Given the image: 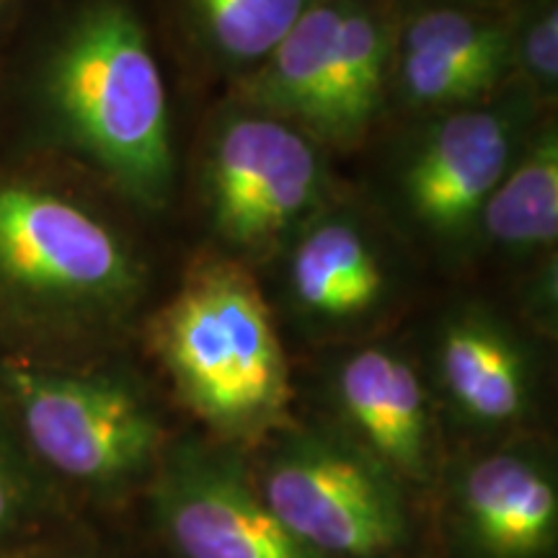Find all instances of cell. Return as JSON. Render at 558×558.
<instances>
[{"mask_svg": "<svg viewBox=\"0 0 558 558\" xmlns=\"http://www.w3.org/2000/svg\"><path fill=\"white\" fill-rule=\"evenodd\" d=\"M0 148L58 160L143 209L169 202V99L140 0H16Z\"/></svg>", "mask_w": 558, "mask_h": 558, "instance_id": "cell-1", "label": "cell"}, {"mask_svg": "<svg viewBox=\"0 0 558 558\" xmlns=\"http://www.w3.org/2000/svg\"><path fill=\"white\" fill-rule=\"evenodd\" d=\"M109 192L0 148V352L78 360L132 347L148 269Z\"/></svg>", "mask_w": 558, "mask_h": 558, "instance_id": "cell-2", "label": "cell"}, {"mask_svg": "<svg viewBox=\"0 0 558 558\" xmlns=\"http://www.w3.org/2000/svg\"><path fill=\"white\" fill-rule=\"evenodd\" d=\"M0 407L37 476L81 520H128L179 435L130 347L78 360L0 352Z\"/></svg>", "mask_w": 558, "mask_h": 558, "instance_id": "cell-3", "label": "cell"}, {"mask_svg": "<svg viewBox=\"0 0 558 558\" xmlns=\"http://www.w3.org/2000/svg\"><path fill=\"white\" fill-rule=\"evenodd\" d=\"M137 339L173 407L215 442L246 450L298 416L288 349L246 262L199 256Z\"/></svg>", "mask_w": 558, "mask_h": 558, "instance_id": "cell-4", "label": "cell"}, {"mask_svg": "<svg viewBox=\"0 0 558 558\" xmlns=\"http://www.w3.org/2000/svg\"><path fill=\"white\" fill-rule=\"evenodd\" d=\"M243 452L264 505L318 558H432L427 505L333 429L298 414Z\"/></svg>", "mask_w": 558, "mask_h": 558, "instance_id": "cell-5", "label": "cell"}, {"mask_svg": "<svg viewBox=\"0 0 558 558\" xmlns=\"http://www.w3.org/2000/svg\"><path fill=\"white\" fill-rule=\"evenodd\" d=\"M199 186L220 254L239 262L277 254L331 205L324 145L298 124L246 104L228 109L209 130Z\"/></svg>", "mask_w": 558, "mask_h": 558, "instance_id": "cell-6", "label": "cell"}, {"mask_svg": "<svg viewBox=\"0 0 558 558\" xmlns=\"http://www.w3.org/2000/svg\"><path fill=\"white\" fill-rule=\"evenodd\" d=\"M432 558H558V458L546 429L456 445L427 499Z\"/></svg>", "mask_w": 558, "mask_h": 558, "instance_id": "cell-7", "label": "cell"}, {"mask_svg": "<svg viewBox=\"0 0 558 558\" xmlns=\"http://www.w3.org/2000/svg\"><path fill=\"white\" fill-rule=\"evenodd\" d=\"M538 99L512 78L492 99L432 114L390 169L396 209L437 248L476 241L481 209L535 128Z\"/></svg>", "mask_w": 558, "mask_h": 558, "instance_id": "cell-8", "label": "cell"}, {"mask_svg": "<svg viewBox=\"0 0 558 558\" xmlns=\"http://www.w3.org/2000/svg\"><path fill=\"white\" fill-rule=\"evenodd\" d=\"M160 558H318L256 492L246 452L186 427L128 518Z\"/></svg>", "mask_w": 558, "mask_h": 558, "instance_id": "cell-9", "label": "cell"}, {"mask_svg": "<svg viewBox=\"0 0 558 558\" xmlns=\"http://www.w3.org/2000/svg\"><path fill=\"white\" fill-rule=\"evenodd\" d=\"M298 411L360 448L427 505L450 445L416 352L390 339L326 347Z\"/></svg>", "mask_w": 558, "mask_h": 558, "instance_id": "cell-10", "label": "cell"}, {"mask_svg": "<svg viewBox=\"0 0 558 558\" xmlns=\"http://www.w3.org/2000/svg\"><path fill=\"white\" fill-rule=\"evenodd\" d=\"M414 352L450 448L541 429L543 360L530 329L465 303Z\"/></svg>", "mask_w": 558, "mask_h": 558, "instance_id": "cell-11", "label": "cell"}, {"mask_svg": "<svg viewBox=\"0 0 558 558\" xmlns=\"http://www.w3.org/2000/svg\"><path fill=\"white\" fill-rule=\"evenodd\" d=\"M284 311L303 339L339 347L373 339L403 292L383 230L352 207H324L284 246Z\"/></svg>", "mask_w": 558, "mask_h": 558, "instance_id": "cell-12", "label": "cell"}, {"mask_svg": "<svg viewBox=\"0 0 558 558\" xmlns=\"http://www.w3.org/2000/svg\"><path fill=\"white\" fill-rule=\"evenodd\" d=\"M476 241L507 259L554 254L558 241V132L543 120L481 209Z\"/></svg>", "mask_w": 558, "mask_h": 558, "instance_id": "cell-13", "label": "cell"}, {"mask_svg": "<svg viewBox=\"0 0 558 558\" xmlns=\"http://www.w3.org/2000/svg\"><path fill=\"white\" fill-rule=\"evenodd\" d=\"M313 0H163L181 39L228 73H251Z\"/></svg>", "mask_w": 558, "mask_h": 558, "instance_id": "cell-14", "label": "cell"}, {"mask_svg": "<svg viewBox=\"0 0 558 558\" xmlns=\"http://www.w3.org/2000/svg\"><path fill=\"white\" fill-rule=\"evenodd\" d=\"M62 520L65 509L37 476L0 407V558H16Z\"/></svg>", "mask_w": 558, "mask_h": 558, "instance_id": "cell-15", "label": "cell"}, {"mask_svg": "<svg viewBox=\"0 0 558 558\" xmlns=\"http://www.w3.org/2000/svg\"><path fill=\"white\" fill-rule=\"evenodd\" d=\"M514 78L538 101H554L558 88V0H507Z\"/></svg>", "mask_w": 558, "mask_h": 558, "instance_id": "cell-16", "label": "cell"}, {"mask_svg": "<svg viewBox=\"0 0 558 558\" xmlns=\"http://www.w3.org/2000/svg\"><path fill=\"white\" fill-rule=\"evenodd\" d=\"M16 558H160L130 520L68 518Z\"/></svg>", "mask_w": 558, "mask_h": 558, "instance_id": "cell-17", "label": "cell"}, {"mask_svg": "<svg viewBox=\"0 0 558 558\" xmlns=\"http://www.w3.org/2000/svg\"><path fill=\"white\" fill-rule=\"evenodd\" d=\"M396 9H411V5H435V3H452V5H476V9H499L507 0H393Z\"/></svg>", "mask_w": 558, "mask_h": 558, "instance_id": "cell-18", "label": "cell"}, {"mask_svg": "<svg viewBox=\"0 0 558 558\" xmlns=\"http://www.w3.org/2000/svg\"><path fill=\"white\" fill-rule=\"evenodd\" d=\"M13 19H16V0H0V52L9 41Z\"/></svg>", "mask_w": 558, "mask_h": 558, "instance_id": "cell-19", "label": "cell"}]
</instances>
